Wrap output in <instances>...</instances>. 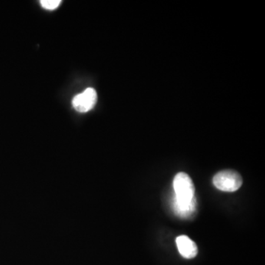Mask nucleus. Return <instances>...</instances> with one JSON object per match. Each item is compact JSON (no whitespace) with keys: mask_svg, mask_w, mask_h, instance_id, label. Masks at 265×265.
I'll use <instances>...</instances> for the list:
<instances>
[{"mask_svg":"<svg viewBox=\"0 0 265 265\" xmlns=\"http://www.w3.org/2000/svg\"><path fill=\"white\" fill-rule=\"evenodd\" d=\"M213 183L216 188L227 193H233L241 187L243 178L237 172L223 170L213 177Z\"/></svg>","mask_w":265,"mask_h":265,"instance_id":"nucleus-1","label":"nucleus"},{"mask_svg":"<svg viewBox=\"0 0 265 265\" xmlns=\"http://www.w3.org/2000/svg\"><path fill=\"white\" fill-rule=\"evenodd\" d=\"M97 101V91L93 88H88L73 98L72 106L78 112L86 113L94 108Z\"/></svg>","mask_w":265,"mask_h":265,"instance_id":"nucleus-2","label":"nucleus"},{"mask_svg":"<svg viewBox=\"0 0 265 265\" xmlns=\"http://www.w3.org/2000/svg\"><path fill=\"white\" fill-rule=\"evenodd\" d=\"M176 244L179 253L185 259H193L198 253L197 245L187 236L182 235L177 237Z\"/></svg>","mask_w":265,"mask_h":265,"instance_id":"nucleus-3","label":"nucleus"},{"mask_svg":"<svg viewBox=\"0 0 265 265\" xmlns=\"http://www.w3.org/2000/svg\"><path fill=\"white\" fill-rule=\"evenodd\" d=\"M61 3L60 0H41V4L43 8L47 10H55Z\"/></svg>","mask_w":265,"mask_h":265,"instance_id":"nucleus-4","label":"nucleus"}]
</instances>
